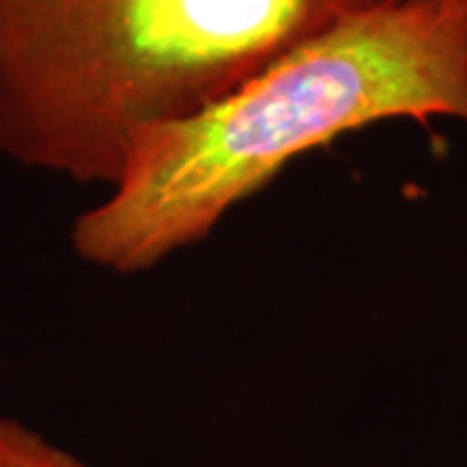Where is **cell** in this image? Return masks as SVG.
<instances>
[{
  "label": "cell",
  "instance_id": "6da1fadb",
  "mask_svg": "<svg viewBox=\"0 0 467 467\" xmlns=\"http://www.w3.org/2000/svg\"><path fill=\"white\" fill-rule=\"evenodd\" d=\"M467 122V0H368L195 115L130 149L76 218V254L140 273L213 232L301 153L382 119Z\"/></svg>",
  "mask_w": 467,
  "mask_h": 467
},
{
  "label": "cell",
  "instance_id": "7a4b0ae2",
  "mask_svg": "<svg viewBox=\"0 0 467 467\" xmlns=\"http://www.w3.org/2000/svg\"><path fill=\"white\" fill-rule=\"evenodd\" d=\"M368 0H0V156L112 187L195 115Z\"/></svg>",
  "mask_w": 467,
  "mask_h": 467
},
{
  "label": "cell",
  "instance_id": "3957f363",
  "mask_svg": "<svg viewBox=\"0 0 467 467\" xmlns=\"http://www.w3.org/2000/svg\"><path fill=\"white\" fill-rule=\"evenodd\" d=\"M0 467H88L14 418L0 416Z\"/></svg>",
  "mask_w": 467,
  "mask_h": 467
}]
</instances>
